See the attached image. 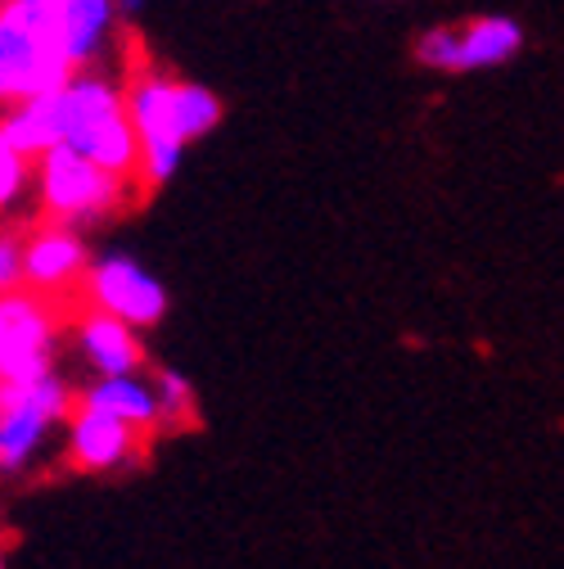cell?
Returning <instances> with one entry per match:
<instances>
[{"instance_id":"2e32d148","label":"cell","mask_w":564,"mask_h":569,"mask_svg":"<svg viewBox=\"0 0 564 569\" xmlns=\"http://www.w3.org/2000/svg\"><path fill=\"white\" fill-rule=\"evenodd\" d=\"M23 290V236L0 231V299Z\"/></svg>"},{"instance_id":"30bf717a","label":"cell","mask_w":564,"mask_h":569,"mask_svg":"<svg viewBox=\"0 0 564 569\" xmlns=\"http://www.w3.org/2000/svg\"><path fill=\"white\" fill-rule=\"evenodd\" d=\"M73 348H78V358L95 371V380H127V376H140L150 367L140 330H131V326H122L104 312H82L78 317Z\"/></svg>"},{"instance_id":"6da1fadb","label":"cell","mask_w":564,"mask_h":569,"mask_svg":"<svg viewBox=\"0 0 564 569\" xmlns=\"http://www.w3.org/2000/svg\"><path fill=\"white\" fill-rule=\"evenodd\" d=\"M127 118L140 140V186L159 190L177 177L190 140L208 136L226 118V104L218 91H208L199 82L140 73L127 87Z\"/></svg>"},{"instance_id":"9a60e30c","label":"cell","mask_w":564,"mask_h":569,"mask_svg":"<svg viewBox=\"0 0 564 569\" xmlns=\"http://www.w3.org/2000/svg\"><path fill=\"white\" fill-rule=\"evenodd\" d=\"M32 177H37V163L23 159L14 146H6V140H0V212L23 199V190H28Z\"/></svg>"},{"instance_id":"ba28073f","label":"cell","mask_w":564,"mask_h":569,"mask_svg":"<svg viewBox=\"0 0 564 569\" xmlns=\"http://www.w3.org/2000/svg\"><path fill=\"white\" fill-rule=\"evenodd\" d=\"M82 295L91 299V312H104L131 330H150L168 317V290L154 271H145L127 253H104L91 262Z\"/></svg>"},{"instance_id":"4fadbf2b","label":"cell","mask_w":564,"mask_h":569,"mask_svg":"<svg viewBox=\"0 0 564 569\" xmlns=\"http://www.w3.org/2000/svg\"><path fill=\"white\" fill-rule=\"evenodd\" d=\"M122 6L113 0H63V50L78 73H95V59L104 54Z\"/></svg>"},{"instance_id":"5bb4252c","label":"cell","mask_w":564,"mask_h":569,"mask_svg":"<svg viewBox=\"0 0 564 569\" xmlns=\"http://www.w3.org/2000/svg\"><path fill=\"white\" fill-rule=\"evenodd\" d=\"M154 380V393H159V411H163V425H172V430H190V425L199 420V398H194V385L172 371V367H159L150 371Z\"/></svg>"},{"instance_id":"52a82bcc","label":"cell","mask_w":564,"mask_h":569,"mask_svg":"<svg viewBox=\"0 0 564 569\" xmlns=\"http://www.w3.org/2000/svg\"><path fill=\"white\" fill-rule=\"evenodd\" d=\"M59 317L46 299L19 290L0 299V385H28L54 371Z\"/></svg>"},{"instance_id":"3957f363","label":"cell","mask_w":564,"mask_h":569,"mask_svg":"<svg viewBox=\"0 0 564 569\" xmlns=\"http://www.w3.org/2000/svg\"><path fill=\"white\" fill-rule=\"evenodd\" d=\"M54 140L59 150H73L104 168L109 177H140V140L127 118V91L104 73H82L59 96H50Z\"/></svg>"},{"instance_id":"e0dca14e","label":"cell","mask_w":564,"mask_h":569,"mask_svg":"<svg viewBox=\"0 0 564 569\" xmlns=\"http://www.w3.org/2000/svg\"><path fill=\"white\" fill-rule=\"evenodd\" d=\"M0 569H6V547H0Z\"/></svg>"},{"instance_id":"8fae6325","label":"cell","mask_w":564,"mask_h":569,"mask_svg":"<svg viewBox=\"0 0 564 569\" xmlns=\"http://www.w3.org/2000/svg\"><path fill=\"white\" fill-rule=\"evenodd\" d=\"M135 448H140V430H131V425L113 416H100L87 407L68 416V461L78 470H91V475L122 470L135 457Z\"/></svg>"},{"instance_id":"5b68a950","label":"cell","mask_w":564,"mask_h":569,"mask_svg":"<svg viewBox=\"0 0 564 569\" xmlns=\"http://www.w3.org/2000/svg\"><path fill=\"white\" fill-rule=\"evenodd\" d=\"M73 411H78V389L59 371L28 385H0V475L32 466L50 430Z\"/></svg>"},{"instance_id":"277c9868","label":"cell","mask_w":564,"mask_h":569,"mask_svg":"<svg viewBox=\"0 0 564 569\" xmlns=\"http://www.w3.org/2000/svg\"><path fill=\"white\" fill-rule=\"evenodd\" d=\"M127 186L131 181L109 177L104 168H95L91 159H82L73 150H50L37 163V194L46 208V222L68 227V231L100 227L113 212H122Z\"/></svg>"},{"instance_id":"9c48e42d","label":"cell","mask_w":564,"mask_h":569,"mask_svg":"<svg viewBox=\"0 0 564 569\" xmlns=\"http://www.w3.org/2000/svg\"><path fill=\"white\" fill-rule=\"evenodd\" d=\"M91 262L95 258H91L82 231L41 222L32 236H23V290L37 299L63 295V290H73V284H87Z\"/></svg>"},{"instance_id":"7a4b0ae2","label":"cell","mask_w":564,"mask_h":569,"mask_svg":"<svg viewBox=\"0 0 564 569\" xmlns=\"http://www.w3.org/2000/svg\"><path fill=\"white\" fill-rule=\"evenodd\" d=\"M82 78L63 50V0H0V109L59 96Z\"/></svg>"},{"instance_id":"7c38bea8","label":"cell","mask_w":564,"mask_h":569,"mask_svg":"<svg viewBox=\"0 0 564 569\" xmlns=\"http://www.w3.org/2000/svg\"><path fill=\"white\" fill-rule=\"evenodd\" d=\"M78 407L87 411H100V416H113L131 430L150 435L163 425V411H159V393H154V380L150 376H127V380H91L78 389Z\"/></svg>"},{"instance_id":"8992f818","label":"cell","mask_w":564,"mask_h":569,"mask_svg":"<svg viewBox=\"0 0 564 569\" xmlns=\"http://www.w3.org/2000/svg\"><path fill=\"white\" fill-rule=\"evenodd\" d=\"M524 50V28L506 14H479L465 23H439L415 37V63L434 73H479Z\"/></svg>"}]
</instances>
